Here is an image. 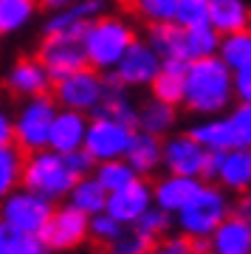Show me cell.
Returning a JSON list of instances; mask_svg holds the SVG:
<instances>
[{"mask_svg":"<svg viewBox=\"0 0 251 254\" xmlns=\"http://www.w3.org/2000/svg\"><path fill=\"white\" fill-rule=\"evenodd\" d=\"M88 229H90V215H85L82 209L68 203V206H60L51 212L48 223L40 232V240L51 252H71V249H76L88 240Z\"/></svg>","mask_w":251,"mask_h":254,"instance_id":"9c48e42d","label":"cell"},{"mask_svg":"<svg viewBox=\"0 0 251 254\" xmlns=\"http://www.w3.org/2000/svg\"><path fill=\"white\" fill-rule=\"evenodd\" d=\"M189 252L192 254H215L209 237H189Z\"/></svg>","mask_w":251,"mask_h":254,"instance_id":"ee69618b","label":"cell"},{"mask_svg":"<svg viewBox=\"0 0 251 254\" xmlns=\"http://www.w3.org/2000/svg\"><path fill=\"white\" fill-rule=\"evenodd\" d=\"M234 96L243 105H251V68L234 71Z\"/></svg>","mask_w":251,"mask_h":254,"instance_id":"60d3db41","label":"cell"},{"mask_svg":"<svg viewBox=\"0 0 251 254\" xmlns=\"http://www.w3.org/2000/svg\"><path fill=\"white\" fill-rule=\"evenodd\" d=\"M217 57H220V60H223V63L232 68V71L251 68V28L232 31V34H223V37H220Z\"/></svg>","mask_w":251,"mask_h":254,"instance_id":"4316f807","label":"cell"},{"mask_svg":"<svg viewBox=\"0 0 251 254\" xmlns=\"http://www.w3.org/2000/svg\"><path fill=\"white\" fill-rule=\"evenodd\" d=\"M200 190V178L192 175H164L161 181H155L153 187V203L161 206L170 215H178L181 209L189 203V198Z\"/></svg>","mask_w":251,"mask_h":254,"instance_id":"e0dca14e","label":"cell"},{"mask_svg":"<svg viewBox=\"0 0 251 254\" xmlns=\"http://www.w3.org/2000/svg\"><path fill=\"white\" fill-rule=\"evenodd\" d=\"M189 136L195 141H200L206 150H232V147H237L232 122H229V116L223 119L220 113L217 116H206L203 122L192 125L189 127Z\"/></svg>","mask_w":251,"mask_h":254,"instance_id":"603a6c76","label":"cell"},{"mask_svg":"<svg viewBox=\"0 0 251 254\" xmlns=\"http://www.w3.org/2000/svg\"><path fill=\"white\" fill-rule=\"evenodd\" d=\"M209 240L215 254H251V223L240 212H229V218L212 232Z\"/></svg>","mask_w":251,"mask_h":254,"instance_id":"ac0fdd59","label":"cell"},{"mask_svg":"<svg viewBox=\"0 0 251 254\" xmlns=\"http://www.w3.org/2000/svg\"><path fill=\"white\" fill-rule=\"evenodd\" d=\"M6 88L14 96L31 99V96H43L54 88L51 73L45 71V65L40 63V57H23L9 68L6 73Z\"/></svg>","mask_w":251,"mask_h":254,"instance_id":"9a60e30c","label":"cell"},{"mask_svg":"<svg viewBox=\"0 0 251 254\" xmlns=\"http://www.w3.org/2000/svg\"><path fill=\"white\" fill-rule=\"evenodd\" d=\"M14 141V119L9 116V110L0 105V147Z\"/></svg>","mask_w":251,"mask_h":254,"instance_id":"7bdbcfd3","label":"cell"},{"mask_svg":"<svg viewBox=\"0 0 251 254\" xmlns=\"http://www.w3.org/2000/svg\"><path fill=\"white\" fill-rule=\"evenodd\" d=\"M20 184L48 200H63L68 198L71 187L76 184V175L68 170L63 153L45 147V150H37V153H26Z\"/></svg>","mask_w":251,"mask_h":254,"instance_id":"3957f363","label":"cell"},{"mask_svg":"<svg viewBox=\"0 0 251 254\" xmlns=\"http://www.w3.org/2000/svg\"><path fill=\"white\" fill-rule=\"evenodd\" d=\"M150 254H192L189 252V237H161L158 243L150 249Z\"/></svg>","mask_w":251,"mask_h":254,"instance_id":"ab89813d","label":"cell"},{"mask_svg":"<svg viewBox=\"0 0 251 254\" xmlns=\"http://www.w3.org/2000/svg\"><path fill=\"white\" fill-rule=\"evenodd\" d=\"M209 23L220 37L251 28V6L246 0H209Z\"/></svg>","mask_w":251,"mask_h":254,"instance_id":"7402d4cb","label":"cell"},{"mask_svg":"<svg viewBox=\"0 0 251 254\" xmlns=\"http://www.w3.org/2000/svg\"><path fill=\"white\" fill-rule=\"evenodd\" d=\"M175 23H178V26H184V28L209 23V0H178Z\"/></svg>","mask_w":251,"mask_h":254,"instance_id":"e575fe53","label":"cell"},{"mask_svg":"<svg viewBox=\"0 0 251 254\" xmlns=\"http://www.w3.org/2000/svg\"><path fill=\"white\" fill-rule=\"evenodd\" d=\"M237 212H240L243 218L251 223V190L249 192H243V198H240V206H237Z\"/></svg>","mask_w":251,"mask_h":254,"instance_id":"bcb514c9","label":"cell"},{"mask_svg":"<svg viewBox=\"0 0 251 254\" xmlns=\"http://www.w3.org/2000/svg\"><path fill=\"white\" fill-rule=\"evenodd\" d=\"M150 206H153V187H150L147 181H141V175H138V178H135V181H130L127 187H122V190H116V192H110L105 212H108V215H113L119 223L133 226L135 220L141 218Z\"/></svg>","mask_w":251,"mask_h":254,"instance_id":"4fadbf2b","label":"cell"},{"mask_svg":"<svg viewBox=\"0 0 251 254\" xmlns=\"http://www.w3.org/2000/svg\"><path fill=\"white\" fill-rule=\"evenodd\" d=\"M144 254H150V252H144Z\"/></svg>","mask_w":251,"mask_h":254,"instance_id":"c3c4849f","label":"cell"},{"mask_svg":"<svg viewBox=\"0 0 251 254\" xmlns=\"http://www.w3.org/2000/svg\"><path fill=\"white\" fill-rule=\"evenodd\" d=\"M223 153L226 150H206V161H203V173H200V178L217 181V175H220V164H223Z\"/></svg>","mask_w":251,"mask_h":254,"instance_id":"b9f144b4","label":"cell"},{"mask_svg":"<svg viewBox=\"0 0 251 254\" xmlns=\"http://www.w3.org/2000/svg\"><path fill=\"white\" fill-rule=\"evenodd\" d=\"M40 0H0V31L14 34L34 20Z\"/></svg>","mask_w":251,"mask_h":254,"instance_id":"f1b7e54d","label":"cell"},{"mask_svg":"<svg viewBox=\"0 0 251 254\" xmlns=\"http://www.w3.org/2000/svg\"><path fill=\"white\" fill-rule=\"evenodd\" d=\"M71 3H76V0H40V6L48 11H57V9H65V6H71Z\"/></svg>","mask_w":251,"mask_h":254,"instance_id":"7dc6e473","label":"cell"},{"mask_svg":"<svg viewBox=\"0 0 251 254\" xmlns=\"http://www.w3.org/2000/svg\"><path fill=\"white\" fill-rule=\"evenodd\" d=\"M234 99V71L217 54L192 60L184 79V108L197 116H217Z\"/></svg>","mask_w":251,"mask_h":254,"instance_id":"6da1fadb","label":"cell"},{"mask_svg":"<svg viewBox=\"0 0 251 254\" xmlns=\"http://www.w3.org/2000/svg\"><path fill=\"white\" fill-rule=\"evenodd\" d=\"M57 110H60L57 99L48 96V93L26 99V105L14 116V144L23 153H37V150L48 147V136H51Z\"/></svg>","mask_w":251,"mask_h":254,"instance_id":"5b68a950","label":"cell"},{"mask_svg":"<svg viewBox=\"0 0 251 254\" xmlns=\"http://www.w3.org/2000/svg\"><path fill=\"white\" fill-rule=\"evenodd\" d=\"M178 122V110L175 105H167L161 99H150L138 108V116H135V130H144V133H153V136H167Z\"/></svg>","mask_w":251,"mask_h":254,"instance_id":"cb8c5ba5","label":"cell"},{"mask_svg":"<svg viewBox=\"0 0 251 254\" xmlns=\"http://www.w3.org/2000/svg\"><path fill=\"white\" fill-rule=\"evenodd\" d=\"M147 26L155 23H172L175 20V9H178V0H130V6Z\"/></svg>","mask_w":251,"mask_h":254,"instance_id":"1f68e13d","label":"cell"},{"mask_svg":"<svg viewBox=\"0 0 251 254\" xmlns=\"http://www.w3.org/2000/svg\"><path fill=\"white\" fill-rule=\"evenodd\" d=\"M161 63L164 60L155 54V48L150 46V43L133 40L130 48L125 51V57H122L119 65L113 68V73L125 82V88H147V85L158 76Z\"/></svg>","mask_w":251,"mask_h":254,"instance_id":"8fae6325","label":"cell"},{"mask_svg":"<svg viewBox=\"0 0 251 254\" xmlns=\"http://www.w3.org/2000/svg\"><path fill=\"white\" fill-rule=\"evenodd\" d=\"M85 130H88V119L79 110H57L54 125H51V136H48V147L57 153H71L85 144Z\"/></svg>","mask_w":251,"mask_h":254,"instance_id":"2e32d148","label":"cell"},{"mask_svg":"<svg viewBox=\"0 0 251 254\" xmlns=\"http://www.w3.org/2000/svg\"><path fill=\"white\" fill-rule=\"evenodd\" d=\"M217 181L229 192H249L251 190V150L249 147H232L223 153Z\"/></svg>","mask_w":251,"mask_h":254,"instance_id":"44dd1931","label":"cell"},{"mask_svg":"<svg viewBox=\"0 0 251 254\" xmlns=\"http://www.w3.org/2000/svg\"><path fill=\"white\" fill-rule=\"evenodd\" d=\"M125 158H127V164L135 170V175L155 173V170L161 167V158H164V141H161V136H153V133L135 130Z\"/></svg>","mask_w":251,"mask_h":254,"instance_id":"d6986e66","label":"cell"},{"mask_svg":"<svg viewBox=\"0 0 251 254\" xmlns=\"http://www.w3.org/2000/svg\"><path fill=\"white\" fill-rule=\"evenodd\" d=\"M150 46L161 60H187L184 57V26L172 23H155L150 26Z\"/></svg>","mask_w":251,"mask_h":254,"instance_id":"484cf974","label":"cell"},{"mask_svg":"<svg viewBox=\"0 0 251 254\" xmlns=\"http://www.w3.org/2000/svg\"><path fill=\"white\" fill-rule=\"evenodd\" d=\"M187 65L189 60H164L161 71L150 82L153 99H161L167 105H184V79H187Z\"/></svg>","mask_w":251,"mask_h":254,"instance_id":"ffe728a7","label":"cell"},{"mask_svg":"<svg viewBox=\"0 0 251 254\" xmlns=\"http://www.w3.org/2000/svg\"><path fill=\"white\" fill-rule=\"evenodd\" d=\"M135 127L116 122V119L93 116V122H88L85 130V150L93 155V161H110V158H125L127 147L133 141Z\"/></svg>","mask_w":251,"mask_h":254,"instance_id":"ba28073f","label":"cell"},{"mask_svg":"<svg viewBox=\"0 0 251 254\" xmlns=\"http://www.w3.org/2000/svg\"><path fill=\"white\" fill-rule=\"evenodd\" d=\"M93 178H96L110 195V192L127 187L130 181H135L138 175H135V170L127 164V158H110V161H99L96 167H93Z\"/></svg>","mask_w":251,"mask_h":254,"instance_id":"4dcf8cb0","label":"cell"},{"mask_svg":"<svg viewBox=\"0 0 251 254\" xmlns=\"http://www.w3.org/2000/svg\"><path fill=\"white\" fill-rule=\"evenodd\" d=\"M37 57H40V63L45 65V71L51 73L54 82L79 71L82 65H88L82 34H45Z\"/></svg>","mask_w":251,"mask_h":254,"instance_id":"30bf717a","label":"cell"},{"mask_svg":"<svg viewBox=\"0 0 251 254\" xmlns=\"http://www.w3.org/2000/svg\"><path fill=\"white\" fill-rule=\"evenodd\" d=\"M45 243L40 240V235H26V232H14L11 243L6 249V254H45Z\"/></svg>","mask_w":251,"mask_h":254,"instance_id":"74e56055","label":"cell"},{"mask_svg":"<svg viewBox=\"0 0 251 254\" xmlns=\"http://www.w3.org/2000/svg\"><path fill=\"white\" fill-rule=\"evenodd\" d=\"M153 240L150 237H144L141 232H135V229H130V232H122L119 235V240L108 249V254H144L153 249Z\"/></svg>","mask_w":251,"mask_h":254,"instance_id":"d590c367","label":"cell"},{"mask_svg":"<svg viewBox=\"0 0 251 254\" xmlns=\"http://www.w3.org/2000/svg\"><path fill=\"white\" fill-rule=\"evenodd\" d=\"M229 198L223 190L200 184V190L189 198V203L181 209L178 215V229L187 237H212L220 223L229 218Z\"/></svg>","mask_w":251,"mask_h":254,"instance_id":"277c9868","label":"cell"},{"mask_svg":"<svg viewBox=\"0 0 251 254\" xmlns=\"http://www.w3.org/2000/svg\"><path fill=\"white\" fill-rule=\"evenodd\" d=\"M170 223H172L170 212H164L161 206H155V203H153V206L147 209L141 218L133 223V229H135V232H141L144 237H150L153 243H158V240L170 232Z\"/></svg>","mask_w":251,"mask_h":254,"instance_id":"836d02e7","label":"cell"},{"mask_svg":"<svg viewBox=\"0 0 251 254\" xmlns=\"http://www.w3.org/2000/svg\"><path fill=\"white\" fill-rule=\"evenodd\" d=\"M0 34H3V31H0Z\"/></svg>","mask_w":251,"mask_h":254,"instance_id":"681fc988","label":"cell"},{"mask_svg":"<svg viewBox=\"0 0 251 254\" xmlns=\"http://www.w3.org/2000/svg\"><path fill=\"white\" fill-rule=\"evenodd\" d=\"M105 14V0H76L65 9L51 11L43 23V34H85V28Z\"/></svg>","mask_w":251,"mask_h":254,"instance_id":"5bb4252c","label":"cell"},{"mask_svg":"<svg viewBox=\"0 0 251 254\" xmlns=\"http://www.w3.org/2000/svg\"><path fill=\"white\" fill-rule=\"evenodd\" d=\"M23 161H26V153L14 141L0 147V200L17 190L20 175H23Z\"/></svg>","mask_w":251,"mask_h":254,"instance_id":"f546056e","label":"cell"},{"mask_svg":"<svg viewBox=\"0 0 251 254\" xmlns=\"http://www.w3.org/2000/svg\"><path fill=\"white\" fill-rule=\"evenodd\" d=\"M68 203L82 209L85 215H99V212H105V206H108V190L93 175H85V178H76V184L71 187Z\"/></svg>","mask_w":251,"mask_h":254,"instance_id":"d4e9b609","label":"cell"},{"mask_svg":"<svg viewBox=\"0 0 251 254\" xmlns=\"http://www.w3.org/2000/svg\"><path fill=\"white\" fill-rule=\"evenodd\" d=\"M203 161H206V147L200 144V141H195L189 133H178V136H170L164 141L161 164L167 167V173L200 178Z\"/></svg>","mask_w":251,"mask_h":254,"instance_id":"7c38bea8","label":"cell"},{"mask_svg":"<svg viewBox=\"0 0 251 254\" xmlns=\"http://www.w3.org/2000/svg\"><path fill=\"white\" fill-rule=\"evenodd\" d=\"M102 96H105V76L90 65H82L79 71L54 82V99L60 108L93 113Z\"/></svg>","mask_w":251,"mask_h":254,"instance_id":"52a82bcc","label":"cell"},{"mask_svg":"<svg viewBox=\"0 0 251 254\" xmlns=\"http://www.w3.org/2000/svg\"><path fill=\"white\" fill-rule=\"evenodd\" d=\"M54 212V200L43 198L31 190H14L0 200V220L14 232H26V235H40L43 226L48 223Z\"/></svg>","mask_w":251,"mask_h":254,"instance_id":"8992f818","label":"cell"},{"mask_svg":"<svg viewBox=\"0 0 251 254\" xmlns=\"http://www.w3.org/2000/svg\"><path fill=\"white\" fill-rule=\"evenodd\" d=\"M217 46H220V34L215 31L212 23H200V26L184 28V57H187L189 63L192 60H200V57L217 54Z\"/></svg>","mask_w":251,"mask_h":254,"instance_id":"83f0119b","label":"cell"},{"mask_svg":"<svg viewBox=\"0 0 251 254\" xmlns=\"http://www.w3.org/2000/svg\"><path fill=\"white\" fill-rule=\"evenodd\" d=\"M11 235H14V229H9L0 220V254H6V249H9V243H11Z\"/></svg>","mask_w":251,"mask_h":254,"instance_id":"f6af8a7d","label":"cell"},{"mask_svg":"<svg viewBox=\"0 0 251 254\" xmlns=\"http://www.w3.org/2000/svg\"><path fill=\"white\" fill-rule=\"evenodd\" d=\"M133 40H135V31L127 20L102 14L82 34V46H85L88 65L96 68V71H113Z\"/></svg>","mask_w":251,"mask_h":254,"instance_id":"7a4b0ae2","label":"cell"},{"mask_svg":"<svg viewBox=\"0 0 251 254\" xmlns=\"http://www.w3.org/2000/svg\"><path fill=\"white\" fill-rule=\"evenodd\" d=\"M229 122H232L237 147H249L251 150V105H243L240 102V105L229 113Z\"/></svg>","mask_w":251,"mask_h":254,"instance_id":"8d00e7d4","label":"cell"},{"mask_svg":"<svg viewBox=\"0 0 251 254\" xmlns=\"http://www.w3.org/2000/svg\"><path fill=\"white\" fill-rule=\"evenodd\" d=\"M63 158H65V164H68V170H71L76 178L93 175V167H96V161H93V155H90L85 147H79V150H71V153H65Z\"/></svg>","mask_w":251,"mask_h":254,"instance_id":"f35d334b","label":"cell"},{"mask_svg":"<svg viewBox=\"0 0 251 254\" xmlns=\"http://www.w3.org/2000/svg\"><path fill=\"white\" fill-rule=\"evenodd\" d=\"M125 232V223H119L113 215L108 212H99V215H90V229H88V237L99 249H110V246L119 240V235Z\"/></svg>","mask_w":251,"mask_h":254,"instance_id":"d6a6232c","label":"cell"}]
</instances>
